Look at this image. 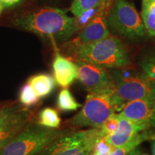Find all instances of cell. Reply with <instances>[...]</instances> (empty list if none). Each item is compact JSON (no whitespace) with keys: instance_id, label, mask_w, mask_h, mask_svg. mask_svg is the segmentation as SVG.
<instances>
[{"instance_id":"14","label":"cell","mask_w":155,"mask_h":155,"mask_svg":"<svg viewBox=\"0 0 155 155\" xmlns=\"http://www.w3.org/2000/svg\"><path fill=\"white\" fill-rule=\"evenodd\" d=\"M104 0H73L71 10L80 28H84L96 14Z\"/></svg>"},{"instance_id":"22","label":"cell","mask_w":155,"mask_h":155,"mask_svg":"<svg viewBox=\"0 0 155 155\" xmlns=\"http://www.w3.org/2000/svg\"><path fill=\"white\" fill-rule=\"evenodd\" d=\"M21 107L15 103L1 104L0 103V124Z\"/></svg>"},{"instance_id":"13","label":"cell","mask_w":155,"mask_h":155,"mask_svg":"<svg viewBox=\"0 0 155 155\" xmlns=\"http://www.w3.org/2000/svg\"><path fill=\"white\" fill-rule=\"evenodd\" d=\"M119 128L115 133L105 137L106 141L114 148L126 146L135 140L141 131L140 127L117 114Z\"/></svg>"},{"instance_id":"12","label":"cell","mask_w":155,"mask_h":155,"mask_svg":"<svg viewBox=\"0 0 155 155\" xmlns=\"http://www.w3.org/2000/svg\"><path fill=\"white\" fill-rule=\"evenodd\" d=\"M55 54L52 64L53 78L58 86L68 88L78 79V68L75 62L65 57L55 46Z\"/></svg>"},{"instance_id":"17","label":"cell","mask_w":155,"mask_h":155,"mask_svg":"<svg viewBox=\"0 0 155 155\" xmlns=\"http://www.w3.org/2000/svg\"><path fill=\"white\" fill-rule=\"evenodd\" d=\"M37 123L49 129H58L61 125V119L57 110L51 107H46L39 112Z\"/></svg>"},{"instance_id":"2","label":"cell","mask_w":155,"mask_h":155,"mask_svg":"<svg viewBox=\"0 0 155 155\" xmlns=\"http://www.w3.org/2000/svg\"><path fill=\"white\" fill-rule=\"evenodd\" d=\"M71 59L86 61L105 68H122L131 65L127 46L116 35H111L76 48L71 53Z\"/></svg>"},{"instance_id":"20","label":"cell","mask_w":155,"mask_h":155,"mask_svg":"<svg viewBox=\"0 0 155 155\" xmlns=\"http://www.w3.org/2000/svg\"><path fill=\"white\" fill-rule=\"evenodd\" d=\"M139 66L141 71L155 83V51L143 55L139 61Z\"/></svg>"},{"instance_id":"9","label":"cell","mask_w":155,"mask_h":155,"mask_svg":"<svg viewBox=\"0 0 155 155\" xmlns=\"http://www.w3.org/2000/svg\"><path fill=\"white\" fill-rule=\"evenodd\" d=\"M78 79L88 93L115 89L110 73L105 68L86 61H75Z\"/></svg>"},{"instance_id":"15","label":"cell","mask_w":155,"mask_h":155,"mask_svg":"<svg viewBox=\"0 0 155 155\" xmlns=\"http://www.w3.org/2000/svg\"><path fill=\"white\" fill-rule=\"evenodd\" d=\"M28 83L30 85L39 98H43L53 92L56 83L51 75L39 73L29 78Z\"/></svg>"},{"instance_id":"18","label":"cell","mask_w":155,"mask_h":155,"mask_svg":"<svg viewBox=\"0 0 155 155\" xmlns=\"http://www.w3.org/2000/svg\"><path fill=\"white\" fill-rule=\"evenodd\" d=\"M57 106L60 111L65 112L76 111L81 107V104L75 100L68 88H63L60 91L57 98Z\"/></svg>"},{"instance_id":"19","label":"cell","mask_w":155,"mask_h":155,"mask_svg":"<svg viewBox=\"0 0 155 155\" xmlns=\"http://www.w3.org/2000/svg\"><path fill=\"white\" fill-rule=\"evenodd\" d=\"M40 98L28 83L23 85L19 91V101L22 105L26 107L36 105L40 101Z\"/></svg>"},{"instance_id":"10","label":"cell","mask_w":155,"mask_h":155,"mask_svg":"<svg viewBox=\"0 0 155 155\" xmlns=\"http://www.w3.org/2000/svg\"><path fill=\"white\" fill-rule=\"evenodd\" d=\"M119 114L138 125L143 131L148 130L155 119L153 102L147 98L127 102Z\"/></svg>"},{"instance_id":"16","label":"cell","mask_w":155,"mask_h":155,"mask_svg":"<svg viewBox=\"0 0 155 155\" xmlns=\"http://www.w3.org/2000/svg\"><path fill=\"white\" fill-rule=\"evenodd\" d=\"M141 17L147 33L155 37V0H141Z\"/></svg>"},{"instance_id":"23","label":"cell","mask_w":155,"mask_h":155,"mask_svg":"<svg viewBox=\"0 0 155 155\" xmlns=\"http://www.w3.org/2000/svg\"><path fill=\"white\" fill-rule=\"evenodd\" d=\"M114 147L111 146L105 139H101L97 141L95 145L94 151L93 154L98 155H106L111 153L114 150Z\"/></svg>"},{"instance_id":"28","label":"cell","mask_w":155,"mask_h":155,"mask_svg":"<svg viewBox=\"0 0 155 155\" xmlns=\"http://www.w3.org/2000/svg\"><path fill=\"white\" fill-rule=\"evenodd\" d=\"M153 110H154V112L155 114V101L154 102V104H153Z\"/></svg>"},{"instance_id":"1","label":"cell","mask_w":155,"mask_h":155,"mask_svg":"<svg viewBox=\"0 0 155 155\" xmlns=\"http://www.w3.org/2000/svg\"><path fill=\"white\" fill-rule=\"evenodd\" d=\"M14 25L22 30L43 38L65 41L80 30L76 17L69 16L63 9L46 7L25 12L15 18Z\"/></svg>"},{"instance_id":"24","label":"cell","mask_w":155,"mask_h":155,"mask_svg":"<svg viewBox=\"0 0 155 155\" xmlns=\"http://www.w3.org/2000/svg\"><path fill=\"white\" fill-rule=\"evenodd\" d=\"M5 7V9L12 8L19 5L23 0H0Z\"/></svg>"},{"instance_id":"11","label":"cell","mask_w":155,"mask_h":155,"mask_svg":"<svg viewBox=\"0 0 155 155\" xmlns=\"http://www.w3.org/2000/svg\"><path fill=\"white\" fill-rule=\"evenodd\" d=\"M32 111L19 108L0 124V151L32 121Z\"/></svg>"},{"instance_id":"25","label":"cell","mask_w":155,"mask_h":155,"mask_svg":"<svg viewBox=\"0 0 155 155\" xmlns=\"http://www.w3.org/2000/svg\"><path fill=\"white\" fill-rule=\"evenodd\" d=\"M129 155H150V154H147V153H144V152H142L141 151L137 150V149H135V150H134L131 151V152H130Z\"/></svg>"},{"instance_id":"26","label":"cell","mask_w":155,"mask_h":155,"mask_svg":"<svg viewBox=\"0 0 155 155\" xmlns=\"http://www.w3.org/2000/svg\"><path fill=\"white\" fill-rule=\"evenodd\" d=\"M151 151H152V154L155 155V139L151 141Z\"/></svg>"},{"instance_id":"8","label":"cell","mask_w":155,"mask_h":155,"mask_svg":"<svg viewBox=\"0 0 155 155\" xmlns=\"http://www.w3.org/2000/svg\"><path fill=\"white\" fill-rule=\"evenodd\" d=\"M113 3L114 0H104L97 9L96 14L81 30L78 35L69 42L68 48L70 53L81 46L98 41L111 35L108 17Z\"/></svg>"},{"instance_id":"4","label":"cell","mask_w":155,"mask_h":155,"mask_svg":"<svg viewBox=\"0 0 155 155\" xmlns=\"http://www.w3.org/2000/svg\"><path fill=\"white\" fill-rule=\"evenodd\" d=\"M65 131L49 129L31 121L0 151V155H39Z\"/></svg>"},{"instance_id":"21","label":"cell","mask_w":155,"mask_h":155,"mask_svg":"<svg viewBox=\"0 0 155 155\" xmlns=\"http://www.w3.org/2000/svg\"><path fill=\"white\" fill-rule=\"evenodd\" d=\"M119 128V119L117 114L109 118L101 127H99L100 133L102 138H105L108 136L115 133Z\"/></svg>"},{"instance_id":"5","label":"cell","mask_w":155,"mask_h":155,"mask_svg":"<svg viewBox=\"0 0 155 155\" xmlns=\"http://www.w3.org/2000/svg\"><path fill=\"white\" fill-rule=\"evenodd\" d=\"M117 96L122 101L147 98L155 101V83L142 71L130 67L114 69L110 73Z\"/></svg>"},{"instance_id":"6","label":"cell","mask_w":155,"mask_h":155,"mask_svg":"<svg viewBox=\"0 0 155 155\" xmlns=\"http://www.w3.org/2000/svg\"><path fill=\"white\" fill-rule=\"evenodd\" d=\"M108 25L110 32L131 41H138L148 34L141 15L127 0H114Z\"/></svg>"},{"instance_id":"7","label":"cell","mask_w":155,"mask_h":155,"mask_svg":"<svg viewBox=\"0 0 155 155\" xmlns=\"http://www.w3.org/2000/svg\"><path fill=\"white\" fill-rule=\"evenodd\" d=\"M103 139L99 128L65 130L39 155H91L95 145Z\"/></svg>"},{"instance_id":"27","label":"cell","mask_w":155,"mask_h":155,"mask_svg":"<svg viewBox=\"0 0 155 155\" xmlns=\"http://www.w3.org/2000/svg\"><path fill=\"white\" fill-rule=\"evenodd\" d=\"M4 9H5V7H4V5H2V3L1 2V1H0V15L2 14V12Z\"/></svg>"},{"instance_id":"3","label":"cell","mask_w":155,"mask_h":155,"mask_svg":"<svg viewBox=\"0 0 155 155\" xmlns=\"http://www.w3.org/2000/svg\"><path fill=\"white\" fill-rule=\"evenodd\" d=\"M124 104L115 89L88 93L82 109L65 124L75 128H99L109 118L119 114Z\"/></svg>"}]
</instances>
